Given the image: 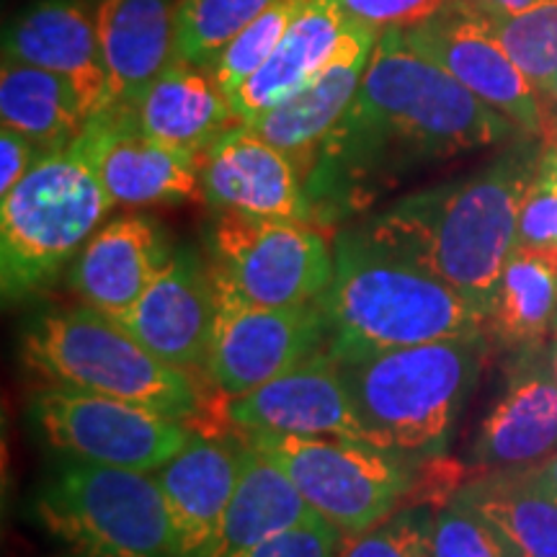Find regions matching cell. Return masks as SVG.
Segmentation results:
<instances>
[{
	"mask_svg": "<svg viewBox=\"0 0 557 557\" xmlns=\"http://www.w3.org/2000/svg\"><path fill=\"white\" fill-rule=\"evenodd\" d=\"M524 135L403 29H385L351 107L318 152L305 189L312 218L374 199L418 165L449 160Z\"/></svg>",
	"mask_w": 557,
	"mask_h": 557,
	"instance_id": "obj_1",
	"label": "cell"
},
{
	"mask_svg": "<svg viewBox=\"0 0 557 557\" xmlns=\"http://www.w3.org/2000/svg\"><path fill=\"white\" fill-rule=\"evenodd\" d=\"M542 139L521 135L470 176L413 191L361 225L369 246L426 271L491 318L504 267L517 248L519 207Z\"/></svg>",
	"mask_w": 557,
	"mask_h": 557,
	"instance_id": "obj_2",
	"label": "cell"
},
{
	"mask_svg": "<svg viewBox=\"0 0 557 557\" xmlns=\"http://www.w3.org/2000/svg\"><path fill=\"white\" fill-rule=\"evenodd\" d=\"M318 305L325 320V351L338 364L389 348L487 333V318L459 292L369 246L357 230L338 238L336 274Z\"/></svg>",
	"mask_w": 557,
	"mask_h": 557,
	"instance_id": "obj_3",
	"label": "cell"
},
{
	"mask_svg": "<svg viewBox=\"0 0 557 557\" xmlns=\"http://www.w3.org/2000/svg\"><path fill=\"white\" fill-rule=\"evenodd\" d=\"M485 336L389 348L341 361L354 406L385 449L438 457L483 369Z\"/></svg>",
	"mask_w": 557,
	"mask_h": 557,
	"instance_id": "obj_4",
	"label": "cell"
},
{
	"mask_svg": "<svg viewBox=\"0 0 557 557\" xmlns=\"http://www.w3.org/2000/svg\"><path fill=\"white\" fill-rule=\"evenodd\" d=\"M21 359L47 385L120 398L181 421L199 410L191 372L158 359L120 320L83 302L41 312L24 333Z\"/></svg>",
	"mask_w": 557,
	"mask_h": 557,
	"instance_id": "obj_5",
	"label": "cell"
},
{
	"mask_svg": "<svg viewBox=\"0 0 557 557\" xmlns=\"http://www.w3.org/2000/svg\"><path fill=\"white\" fill-rule=\"evenodd\" d=\"M0 199V284L5 302L50 284L114 209L83 137L41 158Z\"/></svg>",
	"mask_w": 557,
	"mask_h": 557,
	"instance_id": "obj_6",
	"label": "cell"
},
{
	"mask_svg": "<svg viewBox=\"0 0 557 557\" xmlns=\"http://www.w3.org/2000/svg\"><path fill=\"white\" fill-rule=\"evenodd\" d=\"M34 517L81 557H181L152 472L62 465L39 491Z\"/></svg>",
	"mask_w": 557,
	"mask_h": 557,
	"instance_id": "obj_7",
	"label": "cell"
},
{
	"mask_svg": "<svg viewBox=\"0 0 557 557\" xmlns=\"http://www.w3.org/2000/svg\"><path fill=\"white\" fill-rule=\"evenodd\" d=\"M243 442L292 480L302 498L346 537L382 524L413 487L408 455L331 436L243 431Z\"/></svg>",
	"mask_w": 557,
	"mask_h": 557,
	"instance_id": "obj_8",
	"label": "cell"
},
{
	"mask_svg": "<svg viewBox=\"0 0 557 557\" xmlns=\"http://www.w3.org/2000/svg\"><path fill=\"white\" fill-rule=\"evenodd\" d=\"M214 287L259 308L315 302L336 274V250L310 222L218 212L207 227Z\"/></svg>",
	"mask_w": 557,
	"mask_h": 557,
	"instance_id": "obj_9",
	"label": "cell"
},
{
	"mask_svg": "<svg viewBox=\"0 0 557 557\" xmlns=\"http://www.w3.org/2000/svg\"><path fill=\"white\" fill-rule=\"evenodd\" d=\"M32 418L45 442L62 455L139 472L169 465L194 436L181 418L62 385L32 395Z\"/></svg>",
	"mask_w": 557,
	"mask_h": 557,
	"instance_id": "obj_10",
	"label": "cell"
},
{
	"mask_svg": "<svg viewBox=\"0 0 557 557\" xmlns=\"http://www.w3.org/2000/svg\"><path fill=\"white\" fill-rule=\"evenodd\" d=\"M218 289V320L205 364L207 377L238 400L325 348V320L315 302L259 308Z\"/></svg>",
	"mask_w": 557,
	"mask_h": 557,
	"instance_id": "obj_11",
	"label": "cell"
},
{
	"mask_svg": "<svg viewBox=\"0 0 557 557\" xmlns=\"http://www.w3.org/2000/svg\"><path fill=\"white\" fill-rule=\"evenodd\" d=\"M403 37L418 52L429 54L447 73L472 90L480 101L508 116L529 137H545L553 116L545 111L537 88L508 58L483 13L455 3L426 24L403 29Z\"/></svg>",
	"mask_w": 557,
	"mask_h": 557,
	"instance_id": "obj_12",
	"label": "cell"
},
{
	"mask_svg": "<svg viewBox=\"0 0 557 557\" xmlns=\"http://www.w3.org/2000/svg\"><path fill=\"white\" fill-rule=\"evenodd\" d=\"M227 416L240 431L351 438L382 447L354 406L338 361L325 348L253 393L230 400Z\"/></svg>",
	"mask_w": 557,
	"mask_h": 557,
	"instance_id": "obj_13",
	"label": "cell"
},
{
	"mask_svg": "<svg viewBox=\"0 0 557 557\" xmlns=\"http://www.w3.org/2000/svg\"><path fill=\"white\" fill-rule=\"evenodd\" d=\"M214 320L218 289L207 256L181 246L120 323L158 359L191 372L207 364Z\"/></svg>",
	"mask_w": 557,
	"mask_h": 557,
	"instance_id": "obj_14",
	"label": "cell"
},
{
	"mask_svg": "<svg viewBox=\"0 0 557 557\" xmlns=\"http://www.w3.org/2000/svg\"><path fill=\"white\" fill-rule=\"evenodd\" d=\"M380 37L382 32L374 26L348 18L336 52L315 78L287 101L246 122L248 129L289 156L305 181L315 165L325 137L351 107Z\"/></svg>",
	"mask_w": 557,
	"mask_h": 557,
	"instance_id": "obj_15",
	"label": "cell"
},
{
	"mask_svg": "<svg viewBox=\"0 0 557 557\" xmlns=\"http://www.w3.org/2000/svg\"><path fill=\"white\" fill-rule=\"evenodd\" d=\"M557 451V377L549 344L519 348L504 393L483 418L472 465L485 472H517Z\"/></svg>",
	"mask_w": 557,
	"mask_h": 557,
	"instance_id": "obj_16",
	"label": "cell"
},
{
	"mask_svg": "<svg viewBox=\"0 0 557 557\" xmlns=\"http://www.w3.org/2000/svg\"><path fill=\"white\" fill-rule=\"evenodd\" d=\"M201 199L214 212L310 222L305 176L289 156L235 124L201 156Z\"/></svg>",
	"mask_w": 557,
	"mask_h": 557,
	"instance_id": "obj_17",
	"label": "cell"
},
{
	"mask_svg": "<svg viewBox=\"0 0 557 557\" xmlns=\"http://www.w3.org/2000/svg\"><path fill=\"white\" fill-rule=\"evenodd\" d=\"M81 137L114 207L178 205L201 197V156L148 137L129 111H101Z\"/></svg>",
	"mask_w": 557,
	"mask_h": 557,
	"instance_id": "obj_18",
	"label": "cell"
},
{
	"mask_svg": "<svg viewBox=\"0 0 557 557\" xmlns=\"http://www.w3.org/2000/svg\"><path fill=\"white\" fill-rule=\"evenodd\" d=\"M3 60L58 73L75 88L88 120L107 109V67L94 16L75 0H37L3 32Z\"/></svg>",
	"mask_w": 557,
	"mask_h": 557,
	"instance_id": "obj_19",
	"label": "cell"
},
{
	"mask_svg": "<svg viewBox=\"0 0 557 557\" xmlns=\"http://www.w3.org/2000/svg\"><path fill=\"white\" fill-rule=\"evenodd\" d=\"M173 248L156 220L124 214L90 235L70 269L83 305L120 320L171 261Z\"/></svg>",
	"mask_w": 557,
	"mask_h": 557,
	"instance_id": "obj_20",
	"label": "cell"
},
{
	"mask_svg": "<svg viewBox=\"0 0 557 557\" xmlns=\"http://www.w3.org/2000/svg\"><path fill=\"white\" fill-rule=\"evenodd\" d=\"M246 444L194 434L169 465L152 472L169 506L181 557H209L218 542Z\"/></svg>",
	"mask_w": 557,
	"mask_h": 557,
	"instance_id": "obj_21",
	"label": "cell"
},
{
	"mask_svg": "<svg viewBox=\"0 0 557 557\" xmlns=\"http://www.w3.org/2000/svg\"><path fill=\"white\" fill-rule=\"evenodd\" d=\"M181 0H99L94 11L103 67L107 109L129 111L150 83L176 60Z\"/></svg>",
	"mask_w": 557,
	"mask_h": 557,
	"instance_id": "obj_22",
	"label": "cell"
},
{
	"mask_svg": "<svg viewBox=\"0 0 557 557\" xmlns=\"http://www.w3.org/2000/svg\"><path fill=\"white\" fill-rule=\"evenodd\" d=\"M129 114L148 137L194 156H205L220 135L240 124L214 70L178 58L150 83Z\"/></svg>",
	"mask_w": 557,
	"mask_h": 557,
	"instance_id": "obj_23",
	"label": "cell"
},
{
	"mask_svg": "<svg viewBox=\"0 0 557 557\" xmlns=\"http://www.w3.org/2000/svg\"><path fill=\"white\" fill-rule=\"evenodd\" d=\"M348 18L341 0H305L274 54L230 96L238 122L256 120L308 86L336 52Z\"/></svg>",
	"mask_w": 557,
	"mask_h": 557,
	"instance_id": "obj_24",
	"label": "cell"
},
{
	"mask_svg": "<svg viewBox=\"0 0 557 557\" xmlns=\"http://www.w3.org/2000/svg\"><path fill=\"white\" fill-rule=\"evenodd\" d=\"M318 517L292 480L246 444L238 483L209 557H246L267 540Z\"/></svg>",
	"mask_w": 557,
	"mask_h": 557,
	"instance_id": "obj_25",
	"label": "cell"
},
{
	"mask_svg": "<svg viewBox=\"0 0 557 557\" xmlns=\"http://www.w3.org/2000/svg\"><path fill=\"white\" fill-rule=\"evenodd\" d=\"M0 120L3 127L29 137L45 156L70 148L90 122L62 75L16 60H3L0 70Z\"/></svg>",
	"mask_w": 557,
	"mask_h": 557,
	"instance_id": "obj_26",
	"label": "cell"
},
{
	"mask_svg": "<svg viewBox=\"0 0 557 557\" xmlns=\"http://www.w3.org/2000/svg\"><path fill=\"white\" fill-rule=\"evenodd\" d=\"M557 318V250L521 248L500 274L487 331L508 351L542 344Z\"/></svg>",
	"mask_w": 557,
	"mask_h": 557,
	"instance_id": "obj_27",
	"label": "cell"
},
{
	"mask_svg": "<svg viewBox=\"0 0 557 557\" xmlns=\"http://www.w3.org/2000/svg\"><path fill=\"white\" fill-rule=\"evenodd\" d=\"M455 498L496 529L513 557H557V498L517 472L475 480Z\"/></svg>",
	"mask_w": 557,
	"mask_h": 557,
	"instance_id": "obj_28",
	"label": "cell"
},
{
	"mask_svg": "<svg viewBox=\"0 0 557 557\" xmlns=\"http://www.w3.org/2000/svg\"><path fill=\"white\" fill-rule=\"evenodd\" d=\"M278 0H181L176 58L197 65H212L250 21Z\"/></svg>",
	"mask_w": 557,
	"mask_h": 557,
	"instance_id": "obj_29",
	"label": "cell"
},
{
	"mask_svg": "<svg viewBox=\"0 0 557 557\" xmlns=\"http://www.w3.org/2000/svg\"><path fill=\"white\" fill-rule=\"evenodd\" d=\"M487 18V16H485ZM508 58L532 81L542 96L557 73V0L519 13V16L487 18Z\"/></svg>",
	"mask_w": 557,
	"mask_h": 557,
	"instance_id": "obj_30",
	"label": "cell"
},
{
	"mask_svg": "<svg viewBox=\"0 0 557 557\" xmlns=\"http://www.w3.org/2000/svg\"><path fill=\"white\" fill-rule=\"evenodd\" d=\"M302 5L305 0H278L259 18L250 21L246 29L214 58L209 67L218 75L227 99L274 54L278 41L284 39V34H287L292 21L297 18V13L302 11Z\"/></svg>",
	"mask_w": 557,
	"mask_h": 557,
	"instance_id": "obj_31",
	"label": "cell"
},
{
	"mask_svg": "<svg viewBox=\"0 0 557 557\" xmlns=\"http://www.w3.org/2000/svg\"><path fill=\"white\" fill-rule=\"evenodd\" d=\"M434 513L429 508L395 511L382 524L344 540L341 557H431Z\"/></svg>",
	"mask_w": 557,
	"mask_h": 557,
	"instance_id": "obj_32",
	"label": "cell"
},
{
	"mask_svg": "<svg viewBox=\"0 0 557 557\" xmlns=\"http://www.w3.org/2000/svg\"><path fill=\"white\" fill-rule=\"evenodd\" d=\"M431 557H513V553L483 517L451 498L434 513Z\"/></svg>",
	"mask_w": 557,
	"mask_h": 557,
	"instance_id": "obj_33",
	"label": "cell"
},
{
	"mask_svg": "<svg viewBox=\"0 0 557 557\" xmlns=\"http://www.w3.org/2000/svg\"><path fill=\"white\" fill-rule=\"evenodd\" d=\"M517 246L557 250V148L545 139L519 207Z\"/></svg>",
	"mask_w": 557,
	"mask_h": 557,
	"instance_id": "obj_34",
	"label": "cell"
},
{
	"mask_svg": "<svg viewBox=\"0 0 557 557\" xmlns=\"http://www.w3.org/2000/svg\"><path fill=\"white\" fill-rule=\"evenodd\" d=\"M455 3L457 0H341L348 16L377 32L413 29Z\"/></svg>",
	"mask_w": 557,
	"mask_h": 557,
	"instance_id": "obj_35",
	"label": "cell"
},
{
	"mask_svg": "<svg viewBox=\"0 0 557 557\" xmlns=\"http://www.w3.org/2000/svg\"><path fill=\"white\" fill-rule=\"evenodd\" d=\"M346 534L323 517L292 527L248 553L246 557H341Z\"/></svg>",
	"mask_w": 557,
	"mask_h": 557,
	"instance_id": "obj_36",
	"label": "cell"
},
{
	"mask_svg": "<svg viewBox=\"0 0 557 557\" xmlns=\"http://www.w3.org/2000/svg\"><path fill=\"white\" fill-rule=\"evenodd\" d=\"M41 158H45V152L29 137L3 127L0 132V197H5Z\"/></svg>",
	"mask_w": 557,
	"mask_h": 557,
	"instance_id": "obj_37",
	"label": "cell"
},
{
	"mask_svg": "<svg viewBox=\"0 0 557 557\" xmlns=\"http://www.w3.org/2000/svg\"><path fill=\"white\" fill-rule=\"evenodd\" d=\"M457 3L470 5L472 11L483 13L487 18H506L537 9V5L547 3V0H457Z\"/></svg>",
	"mask_w": 557,
	"mask_h": 557,
	"instance_id": "obj_38",
	"label": "cell"
},
{
	"mask_svg": "<svg viewBox=\"0 0 557 557\" xmlns=\"http://www.w3.org/2000/svg\"><path fill=\"white\" fill-rule=\"evenodd\" d=\"M519 478H524L529 485L540 487V491L549 493V496L557 498V451L545 462L534 465V468H527V470H517Z\"/></svg>",
	"mask_w": 557,
	"mask_h": 557,
	"instance_id": "obj_39",
	"label": "cell"
},
{
	"mask_svg": "<svg viewBox=\"0 0 557 557\" xmlns=\"http://www.w3.org/2000/svg\"><path fill=\"white\" fill-rule=\"evenodd\" d=\"M542 139L553 145V148H557V120H549L547 129H545V137H542Z\"/></svg>",
	"mask_w": 557,
	"mask_h": 557,
	"instance_id": "obj_40",
	"label": "cell"
},
{
	"mask_svg": "<svg viewBox=\"0 0 557 557\" xmlns=\"http://www.w3.org/2000/svg\"><path fill=\"white\" fill-rule=\"evenodd\" d=\"M549 354H553V367H555V377H557V318L553 323V338H549Z\"/></svg>",
	"mask_w": 557,
	"mask_h": 557,
	"instance_id": "obj_41",
	"label": "cell"
},
{
	"mask_svg": "<svg viewBox=\"0 0 557 557\" xmlns=\"http://www.w3.org/2000/svg\"><path fill=\"white\" fill-rule=\"evenodd\" d=\"M547 99H553L555 103H557V73H555V78L553 81H549V88H547Z\"/></svg>",
	"mask_w": 557,
	"mask_h": 557,
	"instance_id": "obj_42",
	"label": "cell"
},
{
	"mask_svg": "<svg viewBox=\"0 0 557 557\" xmlns=\"http://www.w3.org/2000/svg\"><path fill=\"white\" fill-rule=\"evenodd\" d=\"M60 557H81V555H60Z\"/></svg>",
	"mask_w": 557,
	"mask_h": 557,
	"instance_id": "obj_43",
	"label": "cell"
}]
</instances>
